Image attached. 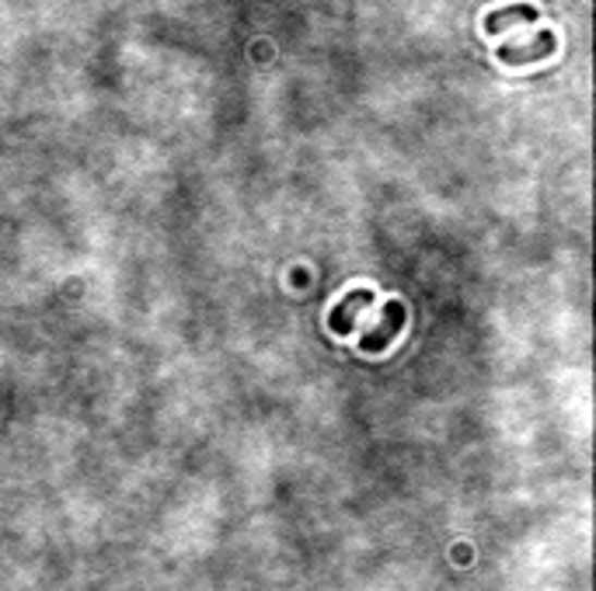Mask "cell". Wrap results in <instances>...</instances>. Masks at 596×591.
<instances>
[{
  "instance_id": "6da1fadb",
  "label": "cell",
  "mask_w": 596,
  "mask_h": 591,
  "mask_svg": "<svg viewBox=\"0 0 596 591\" xmlns=\"http://www.w3.org/2000/svg\"><path fill=\"white\" fill-rule=\"evenodd\" d=\"M405 317H409V310L401 307V299H391L388 307H384V313H380V324H377L370 334H363L360 352L377 355V352L388 348V345L394 342V337L401 334V328H405Z\"/></svg>"
},
{
  "instance_id": "7a4b0ae2",
  "label": "cell",
  "mask_w": 596,
  "mask_h": 591,
  "mask_svg": "<svg viewBox=\"0 0 596 591\" xmlns=\"http://www.w3.org/2000/svg\"><path fill=\"white\" fill-rule=\"evenodd\" d=\"M374 290H353L349 293L336 310H331V317H328V328L336 331V334H349L356 328V317L363 313V310H370L374 307Z\"/></svg>"
},
{
  "instance_id": "3957f363",
  "label": "cell",
  "mask_w": 596,
  "mask_h": 591,
  "mask_svg": "<svg viewBox=\"0 0 596 591\" xmlns=\"http://www.w3.org/2000/svg\"><path fill=\"white\" fill-rule=\"evenodd\" d=\"M558 49V39H555V32H548V28H540L534 39L523 46V49H516L513 42L510 46H499V60L502 63H513V66H520V63H534V60H545V57H551V52Z\"/></svg>"
},
{
  "instance_id": "277c9868",
  "label": "cell",
  "mask_w": 596,
  "mask_h": 591,
  "mask_svg": "<svg viewBox=\"0 0 596 591\" xmlns=\"http://www.w3.org/2000/svg\"><path fill=\"white\" fill-rule=\"evenodd\" d=\"M537 8L534 4H513V8H499L485 17V32L488 35H499L502 28H510V25H534L537 22Z\"/></svg>"
}]
</instances>
